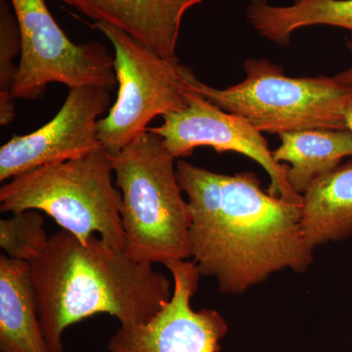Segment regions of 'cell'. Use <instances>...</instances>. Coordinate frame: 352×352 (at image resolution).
I'll return each mask as SVG.
<instances>
[{
	"mask_svg": "<svg viewBox=\"0 0 352 352\" xmlns=\"http://www.w3.org/2000/svg\"><path fill=\"white\" fill-rule=\"evenodd\" d=\"M113 173L111 155L103 147L34 168L0 187V212H43L83 244L98 233L108 244L126 251L122 195Z\"/></svg>",
	"mask_w": 352,
	"mask_h": 352,
	"instance_id": "obj_4",
	"label": "cell"
},
{
	"mask_svg": "<svg viewBox=\"0 0 352 352\" xmlns=\"http://www.w3.org/2000/svg\"><path fill=\"white\" fill-rule=\"evenodd\" d=\"M245 80L217 89L190 76L193 91L258 131L281 134L305 129H346L344 113L352 87L337 76L291 78L266 59L245 60Z\"/></svg>",
	"mask_w": 352,
	"mask_h": 352,
	"instance_id": "obj_5",
	"label": "cell"
},
{
	"mask_svg": "<svg viewBox=\"0 0 352 352\" xmlns=\"http://www.w3.org/2000/svg\"><path fill=\"white\" fill-rule=\"evenodd\" d=\"M302 226L314 248L352 235V159L315 182L302 196Z\"/></svg>",
	"mask_w": 352,
	"mask_h": 352,
	"instance_id": "obj_14",
	"label": "cell"
},
{
	"mask_svg": "<svg viewBox=\"0 0 352 352\" xmlns=\"http://www.w3.org/2000/svg\"><path fill=\"white\" fill-rule=\"evenodd\" d=\"M21 38L14 99L36 100L50 83L69 88L117 85L113 56L97 41L76 44L58 25L45 0H10Z\"/></svg>",
	"mask_w": 352,
	"mask_h": 352,
	"instance_id": "obj_7",
	"label": "cell"
},
{
	"mask_svg": "<svg viewBox=\"0 0 352 352\" xmlns=\"http://www.w3.org/2000/svg\"><path fill=\"white\" fill-rule=\"evenodd\" d=\"M94 27L113 47L117 100L98 120L102 147L113 156L146 133L155 118L187 107L194 94L189 82L194 73L178 60L160 56L122 30L101 22Z\"/></svg>",
	"mask_w": 352,
	"mask_h": 352,
	"instance_id": "obj_6",
	"label": "cell"
},
{
	"mask_svg": "<svg viewBox=\"0 0 352 352\" xmlns=\"http://www.w3.org/2000/svg\"><path fill=\"white\" fill-rule=\"evenodd\" d=\"M344 118L346 129L352 133V100L349 102L346 110H344Z\"/></svg>",
	"mask_w": 352,
	"mask_h": 352,
	"instance_id": "obj_19",
	"label": "cell"
},
{
	"mask_svg": "<svg viewBox=\"0 0 352 352\" xmlns=\"http://www.w3.org/2000/svg\"><path fill=\"white\" fill-rule=\"evenodd\" d=\"M21 53L19 27L10 0H0V124L7 126L15 118L12 89Z\"/></svg>",
	"mask_w": 352,
	"mask_h": 352,
	"instance_id": "obj_17",
	"label": "cell"
},
{
	"mask_svg": "<svg viewBox=\"0 0 352 352\" xmlns=\"http://www.w3.org/2000/svg\"><path fill=\"white\" fill-rule=\"evenodd\" d=\"M48 240L38 210H25L0 220V247L10 258L32 263L45 251Z\"/></svg>",
	"mask_w": 352,
	"mask_h": 352,
	"instance_id": "obj_16",
	"label": "cell"
},
{
	"mask_svg": "<svg viewBox=\"0 0 352 352\" xmlns=\"http://www.w3.org/2000/svg\"><path fill=\"white\" fill-rule=\"evenodd\" d=\"M111 160L127 254L151 265L191 258V210L163 139L147 131Z\"/></svg>",
	"mask_w": 352,
	"mask_h": 352,
	"instance_id": "obj_3",
	"label": "cell"
},
{
	"mask_svg": "<svg viewBox=\"0 0 352 352\" xmlns=\"http://www.w3.org/2000/svg\"><path fill=\"white\" fill-rule=\"evenodd\" d=\"M176 175L191 210V258L222 293L241 294L273 273L311 265L302 205L263 191L256 173L221 175L178 161Z\"/></svg>",
	"mask_w": 352,
	"mask_h": 352,
	"instance_id": "obj_1",
	"label": "cell"
},
{
	"mask_svg": "<svg viewBox=\"0 0 352 352\" xmlns=\"http://www.w3.org/2000/svg\"><path fill=\"white\" fill-rule=\"evenodd\" d=\"M30 264L51 352H64L65 331L88 317L109 314L122 327L141 325L173 296L166 275L95 236L83 244L73 234L59 231Z\"/></svg>",
	"mask_w": 352,
	"mask_h": 352,
	"instance_id": "obj_2",
	"label": "cell"
},
{
	"mask_svg": "<svg viewBox=\"0 0 352 352\" xmlns=\"http://www.w3.org/2000/svg\"><path fill=\"white\" fill-rule=\"evenodd\" d=\"M0 351L51 352L39 320L31 264L0 256Z\"/></svg>",
	"mask_w": 352,
	"mask_h": 352,
	"instance_id": "obj_12",
	"label": "cell"
},
{
	"mask_svg": "<svg viewBox=\"0 0 352 352\" xmlns=\"http://www.w3.org/2000/svg\"><path fill=\"white\" fill-rule=\"evenodd\" d=\"M346 46L352 54V34H351V38L347 41ZM336 76L339 78L340 82L346 83V85H351L352 87V64L349 69H346V71L342 72V73H340L339 75Z\"/></svg>",
	"mask_w": 352,
	"mask_h": 352,
	"instance_id": "obj_18",
	"label": "cell"
},
{
	"mask_svg": "<svg viewBox=\"0 0 352 352\" xmlns=\"http://www.w3.org/2000/svg\"><path fill=\"white\" fill-rule=\"evenodd\" d=\"M110 104V90L106 88H69L63 106L50 122L25 135L14 134L1 146L0 182L101 148L98 120L109 112Z\"/></svg>",
	"mask_w": 352,
	"mask_h": 352,
	"instance_id": "obj_9",
	"label": "cell"
},
{
	"mask_svg": "<svg viewBox=\"0 0 352 352\" xmlns=\"http://www.w3.org/2000/svg\"><path fill=\"white\" fill-rule=\"evenodd\" d=\"M273 152L278 163H288L289 184L298 195L352 157V133L347 129H305L279 134Z\"/></svg>",
	"mask_w": 352,
	"mask_h": 352,
	"instance_id": "obj_13",
	"label": "cell"
},
{
	"mask_svg": "<svg viewBox=\"0 0 352 352\" xmlns=\"http://www.w3.org/2000/svg\"><path fill=\"white\" fill-rule=\"evenodd\" d=\"M148 131L163 139L175 159L191 156L199 147L219 153L236 152L261 164L270 178V195L302 205V196L292 188L288 166L278 163L261 131L248 120L227 113L194 91L187 107L163 116V124Z\"/></svg>",
	"mask_w": 352,
	"mask_h": 352,
	"instance_id": "obj_8",
	"label": "cell"
},
{
	"mask_svg": "<svg viewBox=\"0 0 352 352\" xmlns=\"http://www.w3.org/2000/svg\"><path fill=\"white\" fill-rule=\"evenodd\" d=\"M95 23L126 32L160 56L177 61L185 13L204 0H62Z\"/></svg>",
	"mask_w": 352,
	"mask_h": 352,
	"instance_id": "obj_11",
	"label": "cell"
},
{
	"mask_svg": "<svg viewBox=\"0 0 352 352\" xmlns=\"http://www.w3.org/2000/svg\"><path fill=\"white\" fill-rule=\"evenodd\" d=\"M173 278V296L147 323L122 327L110 338L109 352H219L228 333L226 319L214 309L196 311L191 300L201 274L193 261L166 264Z\"/></svg>",
	"mask_w": 352,
	"mask_h": 352,
	"instance_id": "obj_10",
	"label": "cell"
},
{
	"mask_svg": "<svg viewBox=\"0 0 352 352\" xmlns=\"http://www.w3.org/2000/svg\"><path fill=\"white\" fill-rule=\"evenodd\" d=\"M245 14L259 36L278 45H288L294 32L310 25H332L352 34V0H296L289 6L250 0Z\"/></svg>",
	"mask_w": 352,
	"mask_h": 352,
	"instance_id": "obj_15",
	"label": "cell"
}]
</instances>
